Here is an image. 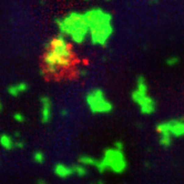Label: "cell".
Instances as JSON below:
<instances>
[{
  "instance_id": "cell-23",
  "label": "cell",
  "mask_w": 184,
  "mask_h": 184,
  "mask_svg": "<svg viewBox=\"0 0 184 184\" xmlns=\"http://www.w3.org/2000/svg\"><path fill=\"white\" fill-rule=\"evenodd\" d=\"M149 3H150V5H157V3H159V0H149Z\"/></svg>"
},
{
  "instance_id": "cell-14",
  "label": "cell",
  "mask_w": 184,
  "mask_h": 184,
  "mask_svg": "<svg viewBox=\"0 0 184 184\" xmlns=\"http://www.w3.org/2000/svg\"><path fill=\"white\" fill-rule=\"evenodd\" d=\"M72 168H73L74 174L78 175V176H84V175L88 173L86 166H83L82 164H79V163H78V164H74V165H72Z\"/></svg>"
},
{
  "instance_id": "cell-12",
  "label": "cell",
  "mask_w": 184,
  "mask_h": 184,
  "mask_svg": "<svg viewBox=\"0 0 184 184\" xmlns=\"http://www.w3.org/2000/svg\"><path fill=\"white\" fill-rule=\"evenodd\" d=\"M78 161H79V164H82L83 166H94L95 168L97 164H98L99 160L92 157L91 155H87V154H84V155H80Z\"/></svg>"
},
{
  "instance_id": "cell-6",
  "label": "cell",
  "mask_w": 184,
  "mask_h": 184,
  "mask_svg": "<svg viewBox=\"0 0 184 184\" xmlns=\"http://www.w3.org/2000/svg\"><path fill=\"white\" fill-rule=\"evenodd\" d=\"M86 103L93 114H108L113 111V103L100 88L90 90L86 94Z\"/></svg>"
},
{
  "instance_id": "cell-22",
  "label": "cell",
  "mask_w": 184,
  "mask_h": 184,
  "mask_svg": "<svg viewBox=\"0 0 184 184\" xmlns=\"http://www.w3.org/2000/svg\"><path fill=\"white\" fill-rule=\"evenodd\" d=\"M36 184H48V182H46L44 180H42V179H40V180H38V181L36 182Z\"/></svg>"
},
{
  "instance_id": "cell-1",
  "label": "cell",
  "mask_w": 184,
  "mask_h": 184,
  "mask_svg": "<svg viewBox=\"0 0 184 184\" xmlns=\"http://www.w3.org/2000/svg\"><path fill=\"white\" fill-rule=\"evenodd\" d=\"M73 60L72 48L62 34H57L46 43V52L43 55V71L46 74L58 76L62 70L70 67Z\"/></svg>"
},
{
  "instance_id": "cell-13",
  "label": "cell",
  "mask_w": 184,
  "mask_h": 184,
  "mask_svg": "<svg viewBox=\"0 0 184 184\" xmlns=\"http://www.w3.org/2000/svg\"><path fill=\"white\" fill-rule=\"evenodd\" d=\"M159 142H160V145H161V147H171L172 143H173V138H172L171 135L161 134V135H160Z\"/></svg>"
},
{
  "instance_id": "cell-8",
  "label": "cell",
  "mask_w": 184,
  "mask_h": 184,
  "mask_svg": "<svg viewBox=\"0 0 184 184\" xmlns=\"http://www.w3.org/2000/svg\"><path fill=\"white\" fill-rule=\"evenodd\" d=\"M40 103H41V112H40L41 122L43 124H47L51 121V118H52V103L50 98L47 95L40 97Z\"/></svg>"
},
{
  "instance_id": "cell-17",
  "label": "cell",
  "mask_w": 184,
  "mask_h": 184,
  "mask_svg": "<svg viewBox=\"0 0 184 184\" xmlns=\"http://www.w3.org/2000/svg\"><path fill=\"white\" fill-rule=\"evenodd\" d=\"M13 119H15L17 122L21 123V122H25L26 118H25V115L22 113H20V112H16V113L13 114Z\"/></svg>"
},
{
  "instance_id": "cell-16",
  "label": "cell",
  "mask_w": 184,
  "mask_h": 184,
  "mask_svg": "<svg viewBox=\"0 0 184 184\" xmlns=\"http://www.w3.org/2000/svg\"><path fill=\"white\" fill-rule=\"evenodd\" d=\"M179 62H180L179 57H169V58L165 60V63L168 67H175Z\"/></svg>"
},
{
  "instance_id": "cell-18",
  "label": "cell",
  "mask_w": 184,
  "mask_h": 184,
  "mask_svg": "<svg viewBox=\"0 0 184 184\" xmlns=\"http://www.w3.org/2000/svg\"><path fill=\"white\" fill-rule=\"evenodd\" d=\"M77 72H78V76H80V77H87V76H88V70H87V68H83V67L79 68Z\"/></svg>"
},
{
  "instance_id": "cell-2",
  "label": "cell",
  "mask_w": 184,
  "mask_h": 184,
  "mask_svg": "<svg viewBox=\"0 0 184 184\" xmlns=\"http://www.w3.org/2000/svg\"><path fill=\"white\" fill-rule=\"evenodd\" d=\"M89 28V38L91 44L107 47L113 36V16L100 7H94L83 12Z\"/></svg>"
},
{
  "instance_id": "cell-21",
  "label": "cell",
  "mask_w": 184,
  "mask_h": 184,
  "mask_svg": "<svg viewBox=\"0 0 184 184\" xmlns=\"http://www.w3.org/2000/svg\"><path fill=\"white\" fill-rule=\"evenodd\" d=\"M68 114H69L68 109H61V111H60V115H61V117H67Z\"/></svg>"
},
{
  "instance_id": "cell-11",
  "label": "cell",
  "mask_w": 184,
  "mask_h": 184,
  "mask_svg": "<svg viewBox=\"0 0 184 184\" xmlns=\"http://www.w3.org/2000/svg\"><path fill=\"white\" fill-rule=\"evenodd\" d=\"M0 145L2 149L7 151L12 150L15 147V141H13V138L11 135L8 134H1L0 135Z\"/></svg>"
},
{
  "instance_id": "cell-9",
  "label": "cell",
  "mask_w": 184,
  "mask_h": 184,
  "mask_svg": "<svg viewBox=\"0 0 184 184\" xmlns=\"http://www.w3.org/2000/svg\"><path fill=\"white\" fill-rule=\"evenodd\" d=\"M53 172L60 179H68L70 178L71 175L74 174L73 168L70 165H67V164H63V163H57L53 168Z\"/></svg>"
},
{
  "instance_id": "cell-19",
  "label": "cell",
  "mask_w": 184,
  "mask_h": 184,
  "mask_svg": "<svg viewBox=\"0 0 184 184\" xmlns=\"http://www.w3.org/2000/svg\"><path fill=\"white\" fill-rule=\"evenodd\" d=\"M113 147H115V149H118V150H120V151H123V149H124V144H123L122 141H115Z\"/></svg>"
},
{
  "instance_id": "cell-20",
  "label": "cell",
  "mask_w": 184,
  "mask_h": 184,
  "mask_svg": "<svg viewBox=\"0 0 184 184\" xmlns=\"http://www.w3.org/2000/svg\"><path fill=\"white\" fill-rule=\"evenodd\" d=\"M25 142L22 140H18V141H15V147H18V149H23L25 147Z\"/></svg>"
},
{
  "instance_id": "cell-3",
  "label": "cell",
  "mask_w": 184,
  "mask_h": 184,
  "mask_svg": "<svg viewBox=\"0 0 184 184\" xmlns=\"http://www.w3.org/2000/svg\"><path fill=\"white\" fill-rule=\"evenodd\" d=\"M55 23L58 27L59 34L70 39L74 44H82L89 38V28L83 12L70 11L61 18H55Z\"/></svg>"
},
{
  "instance_id": "cell-10",
  "label": "cell",
  "mask_w": 184,
  "mask_h": 184,
  "mask_svg": "<svg viewBox=\"0 0 184 184\" xmlns=\"http://www.w3.org/2000/svg\"><path fill=\"white\" fill-rule=\"evenodd\" d=\"M28 89H29V86H28L27 83L19 82V83H15V84H10V86L8 87L7 91H8L9 95L16 98V97H19L20 94H22V93H25L26 91H28Z\"/></svg>"
},
{
  "instance_id": "cell-4",
  "label": "cell",
  "mask_w": 184,
  "mask_h": 184,
  "mask_svg": "<svg viewBox=\"0 0 184 184\" xmlns=\"http://www.w3.org/2000/svg\"><path fill=\"white\" fill-rule=\"evenodd\" d=\"M132 101L138 105L140 112L144 115L153 114L157 110V102L149 94V86L144 76H138L135 89L131 93Z\"/></svg>"
},
{
  "instance_id": "cell-15",
  "label": "cell",
  "mask_w": 184,
  "mask_h": 184,
  "mask_svg": "<svg viewBox=\"0 0 184 184\" xmlns=\"http://www.w3.org/2000/svg\"><path fill=\"white\" fill-rule=\"evenodd\" d=\"M32 157H34V161L37 163V164H42V163L44 162V160H46L44 154H43L41 151H37V152H34V155H32Z\"/></svg>"
},
{
  "instance_id": "cell-26",
  "label": "cell",
  "mask_w": 184,
  "mask_h": 184,
  "mask_svg": "<svg viewBox=\"0 0 184 184\" xmlns=\"http://www.w3.org/2000/svg\"><path fill=\"white\" fill-rule=\"evenodd\" d=\"M84 1H89V0H84Z\"/></svg>"
},
{
  "instance_id": "cell-25",
  "label": "cell",
  "mask_w": 184,
  "mask_h": 184,
  "mask_svg": "<svg viewBox=\"0 0 184 184\" xmlns=\"http://www.w3.org/2000/svg\"><path fill=\"white\" fill-rule=\"evenodd\" d=\"M104 1H107V2H109V1H111V0H104Z\"/></svg>"
},
{
  "instance_id": "cell-7",
  "label": "cell",
  "mask_w": 184,
  "mask_h": 184,
  "mask_svg": "<svg viewBox=\"0 0 184 184\" xmlns=\"http://www.w3.org/2000/svg\"><path fill=\"white\" fill-rule=\"evenodd\" d=\"M157 131L160 135L168 134L172 138H183L184 136V119L178 118V119H171L164 122L157 123Z\"/></svg>"
},
{
  "instance_id": "cell-24",
  "label": "cell",
  "mask_w": 184,
  "mask_h": 184,
  "mask_svg": "<svg viewBox=\"0 0 184 184\" xmlns=\"http://www.w3.org/2000/svg\"><path fill=\"white\" fill-rule=\"evenodd\" d=\"M1 109H2V104H1V101H0V111H1Z\"/></svg>"
},
{
  "instance_id": "cell-5",
  "label": "cell",
  "mask_w": 184,
  "mask_h": 184,
  "mask_svg": "<svg viewBox=\"0 0 184 184\" xmlns=\"http://www.w3.org/2000/svg\"><path fill=\"white\" fill-rule=\"evenodd\" d=\"M100 173H104L107 170H110L115 174H121L128 169V161L123 151H120L115 147H108L103 152V157L98 161L95 166Z\"/></svg>"
}]
</instances>
